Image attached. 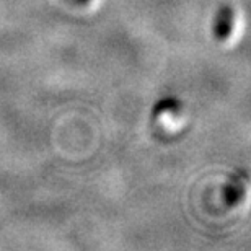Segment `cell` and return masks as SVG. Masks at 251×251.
<instances>
[{
	"label": "cell",
	"instance_id": "cell-1",
	"mask_svg": "<svg viewBox=\"0 0 251 251\" xmlns=\"http://www.w3.org/2000/svg\"><path fill=\"white\" fill-rule=\"evenodd\" d=\"M233 25H235V10L228 5H224L222 8L217 12L214 22V36L224 41L228 39L233 33Z\"/></svg>",
	"mask_w": 251,
	"mask_h": 251
},
{
	"label": "cell",
	"instance_id": "cell-2",
	"mask_svg": "<svg viewBox=\"0 0 251 251\" xmlns=\"http://www.w3.org/2000/svg\"><path fill=\"white\" fill-rule=\"evenodd\" d=\"M183 104L179 101L178 98H163L155 104L153 108V118H157L158 114H163V113H176V111H181Z\"/></svg>",
	"mask_w": 251,
	"mask_h": 251
},
{
	"label": "cell",
	"instance_id": "cell-3",
	"mask_svg": "<svg viewBox=\"0 0 251 251\" xmlns=\"http://www.w3.org/2000/svg\"><path fill=\"white\" fill-rule=\"evenodd\" d=\"M69 2H75V3H82V5H87L88 2H92V0H69Z\"/></svg>",
	"mask_w": 251,
	"mask_h": 251
}]
</instances>
